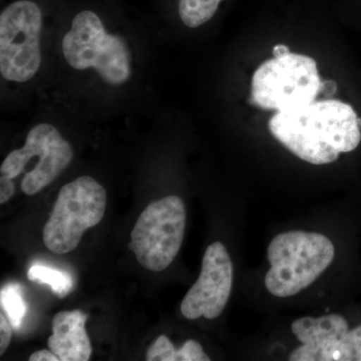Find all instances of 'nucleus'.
Returning a JSON list of instances; mask_svg holds the SVG:
<instances>
[{"mask_svg": "<svg viewBox=\"0 0 361 361\" xmlns=\"http://www.w3.org/2000/svg\"><path fill=\"white\" fill-rule=\"evenodd\" d=\"M336 84L334 82H324L322 84L320 87V92H323L326 97L332 96L336 94Z\"/></svg>", "mask_w": 361, "mask_h": 361, "instance_id": "obj_20", "label": "nucleus"}, {"mask_svg": "<svg viewBox=\"0 0 361 361\" xmlns=\"http://www.w3.org/2000/svg\"><path fill=\"white\" fill-rule=\"evenodd\" d=\"M63 61L78 73H92L111 89H123L135 75L129 42L111 32L94 11H80L61 40Z\"/></svg>", "mask_w": 361, "mask_h": 361, "instance_id": "obj_2", "label": "nucleus"}, {"mask_svg": "<svg viewBox=\"0 0 361 361\" xmlns=\"http://www.w3.org/2000/svg\"><path fill=\"white\" fill-rule=\"evenodd\" d=\"M13 325L8 317L4 315V310L0 313V355L6 353L13 337Z\"/></svg>", "mask_w": 361, "mask_h": 361, "instance_id": "obj_17", "label": "nucleus"}, {"mask_svg": "<svg viewBox=\"0 0 361 361\" xmlns=\"http://www.w3.org/2000/svg\"><path fill=\"white\" fill-rule=\"evenodd\" d=\"M106 191L90 176H82L66 184L59 191L42 239L52 253L75 250L82 235L103 220L106 208Z\"/></svg>", "mask_w": 361, "mask_h": 361, "instance_id": "obj_6", "label": "nucleus"}, {"mask_svg": "<svg viewBox=\"0 0 361 361\" xmlns=\"http://www.w3.org/2000/svg\"><path fill=\"white\" fill-rule=\"evenodd\" d=\"M42 9L32 0H18L0 14V75L8 84L37 77L42 63Z\"/></svg>", "mask_w": 361, "mask_h": 361, "instance_id": "obj_5", "label": "nucleus"}, {"mask_svg": "<svg viewBox=\"0 0 361 361\" xmlns=\"http://www.w3.org/2000/svg\"><path fill=\"white\" fill-rule=\"evenodd\" d=\"M148 361H183L182 348L176 349L166 336H159L147 351Z\"/></svg>", "mask_w": 361, "mask_h": 361, "instance_id": "obj_16", "label": "nucleus"}, {"mask_svg": "<svg viewBox=\"0 0 361 361\" xmlns=\"http://www.w3.org/2000/svg\"><path fill=\"white\" fill-rule=\"evenodd\" d=\"M270 269L265 285L272 295L290 297L307 288L334 261L336 249L318 233L289 231L277 235L268 246Z\"/></svg>", "mask_w": 361, "mask_h": 361, "instance_id": "obj_3", "label": "nucleus"}, {"mask_svg": "<svg viewBox=\"0 0 361 361\" xmlns=\"http://www.w3.org/2000/svg\"><path fill=\"white\" fill-rule=\"evenodd\" d=\"M1 310L6 312L14 330H20L23 318L27 311V305L23 295L20 284L8 283L0 291Z\"/></svg>", "mask_w": 361, "mask_h": 361, "instance_id": "obj_15", "label": "nucleus"}, {"mask_svg": "<svg viewBox=\"0 0 361 361\" xmlns=\"http://www.w3.org/2000/svg\"><path fill=\"white\" fill-rule=\"evenodd\" d=\"M14 194L13 180L0 177V204L6 203Z\"/></svg>", "mask_w": 361, "mask_h": 361, "instance_id": "obj_18", "label": "nucleus"}, {"mask_svg": "<svg viewBox=\"0 0 361 361\" xmlns=\"http://www.w3.org/2000/svg\"><path fill=\"white\" fill-rule=\"evenodd\" d=\"M222 0H179L180 20L190 28L205 25L217 13Z\"/></svg>", "mask_w": 361, "mask_h": 361, "instance_id": "obj_13", "label": "nucleus"}, {"mask_svg": "<svg viewBox=\"0 0 361 361\" xmlns=\"http://www.w3.org/2000/svg\"><path fill=\"white\" fill-rule=\"evenodd\" d=\"M30 361H59L58 356L49 349H42V350L35 351L28 358Z\"/></svg>", "mask_w": 361, "mask_h": 361, "instance_id": "obj_19", "label": "nucleus"}, {"mask_svg": "<svg viewBox=\"0 0 361 361\" xmlns=\"http://www.w3.org/2000/svg\"><path fill=\"white\" fill-rule=\"evenodd\" d=\"M291 329L303 345L319 348L338 341L348 334L349 326L343 316L329 314L299 318L292 323Z\"/></svg>", "mask_w": 361, "mask_h": 361, "instance_id": "obj_11", "label": "nucleus"}, {"mask_svg": "<svg viewBox=\"0 0 361 361\" xmlns=\"http://www.w3.org/2000/svg\"><path fill=\"white\" fill-rule=\"evenodd\" d=\"M186 220V206L176 195L147 206L130 233V247L137 262L153 272L167 269L182 246Z\"/></svg>", "mask_w": 361, "mask_h": 361, "instance_id": "obj_8", "label": "nucleus"}, {"mask_svg": "<svg viewBox=\"0 0 361 361\" xmlns=\"http://www.w3.org/2000/svg\"><path fill=\"white\" fill-rule=\"evenodd\" d=\"M87 319L80 310L61 311L54 315L47 345L59 360H90L92 348L85 330Z\"/></svg>", "mask_w": 361, "mask_h": 361, "instance_id": "obj_10", "label": "nucleus"}, {"mask_svg": "<svg viewBox=\"0 0 361 361\" xmlns=\"http://www.w3.org/2000/svg\"><path fill=\"white\" fill-rule=\"evenodd\" d=\"M289 361H361V325L348 330L338 341L319 348L301 345L292 351Z\"/></svg>", "mask_w": 361, "mask_h": 361, "instance_id": "obj_12", "label": "nucleus"}, {"mask_svg": "<svg viewBox=\"0 0 361 361\" xmlns=\"http://www.w3.org/2000/svg\"><path fill=\"white\" fill-rule=\"evenodd\" d=\"M289 52H290V49L285 44H277L273 47V56H274V58L284 56V54H289Z\"/></svg>", "mask_w": 361, "mask_h": 361, "instance_id": "obj_21", "label": "nucleus"}, {"mask_svg": "<svg viewBox=\"0 0 361 361\" xmlns=\"http://www.w3.org/2000/svg\"><path fill=\"white\" fill-rule=\"evenodd\" d=\"M233 283V265L229 253L221 242H215L204 254L200 276L180 303L187 319H215L224 311Z\"/></svg>", "mask_w": 361, "mask_h": 361, "instance_id": "obj_9", "label": "nucleus"}, {"mask_svg": "<svg viewBox=\"0 0 361 361\" xmlns=\"http://www.w3.org/2000/svg\"><path fill=\"white\" fill-rule=\"evenodd\" d=\"M322 84L314 59L289 52L259 66L249 102L263 110H292L314 102Z\"/></svg>", "mask_w": 361, "mask_h": 361, "instance_id": "obj_4", "label": "nucleus"}, {"mask_svg": "<svg viewBox=\"0 0 361 361\" xmlns=\"http://www.w3.org/2000/svg\"><path fill=\"white\" fill-rule=\"evenodd\" d=\"M271 135L301 160L313 165L336 161L361 142L358 116L350 104L336 99L314 101L277 111L269 121Z\"/></svg>", "mask_w": 361, "mask_h": 361, "instance_id": "obj_1", "label": "nucleus"}, {"mask_svg": "<svg viewBox=\"0 0 361 361\" xmlns=\"http://www.w3.org/2000/svg\"><path fill=\"white\" fill-rule=\"evenodd\" d=\"M75 157L73 146L56 126L39 123L33 126L25 137V145L13 149L0 167V177L13 180L23 174V193L32 196L51 184L68 166Z\"/></svg>", "mask_w": 361, "mask_h": 361, "instance_id": "obj_7", "label": "nucleus"}, {"mask_svg": "<svg viewBox=\"0 0 361 361\" xmlns=\"http://www.w3.org/2000/svg\"><path fill=\"white\" fill-rule=\"evenodd\" d=\"M27 277L30 281L51 286L59 298H65L73 289V278L68 272L47 267V266L35 264L28 269Z\"/></svg>", "mask_w": 361, "mask_h": 361, "instance_id": "obj_14", "label": "nucleus"}]
</instances>
